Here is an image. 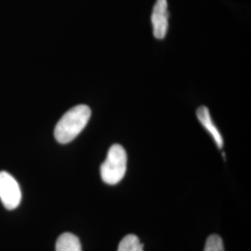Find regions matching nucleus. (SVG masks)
<instances>
[{"label":"nucleus","mask_w":251,"mask_h":251,"mask_svg":"<svg viewBox=\"0 0 251 251\" xmlns=\"http://www.w3.org/2000/svg\"><path fill=\"white\" fill-rule=\"evenodd\" d=\"M91 116L90 108L80 104L66 112L54 129V136L58 143L65 144L75 140L88 124Z\"/></svg>","instance_id":"nucleus-1"},{"label":"nucleus","mask_w":251,"mask_h":251,"mask_svg":"<svg viewBox=\"0 0 251 251\" xmlns=\"http://www.w3.org/2000/svg\"><path fill=\"white\" fill-rule=\"evenodd\" d=\"M126 171V153L125 149L119 144H114L109 149L107 157L100 167L101 179L110 185L117 184L124 178Z\"/></svg>","instance_id":"nucleus-2"},{"label":"nucleus","mask_w":251,"mask_h":251,"mask_svg":"<svg viewBox=\"0 0 251 251\" xmlns=\"http://www.w3.org/2000/svg\"><path fill=\"white\" fill-rule=\"evenodd\" d=\"M0 200L9 210L16 208L22 200V192L17 180L6 171L0 172Z\"/></svg>","instance_id":"nucleus-3"},{"label":"nucleus","mask_w":251,"mask_h":251,"mask_svg":"<svg viewBox=\"0 0 251 251\" xmlns=\"http://www.w3.org/2000/svg\"><path fill=\"white\" fill-rule=\"evenodd\" d=\"M153 36L157 39H163L169 28V11L167 0H156L152 14Z\"/></svg>","instance_id":"nucleus-4"},{"label":"nucleus","mask_w":251,"mask_h":251,"mask_svg":"<svg viewBox=\"0 0 251 251\" xmlns=\"http://www.w3.org/2000/svg\"><path fill=\"white\" fill-rule=\"evenodd\" d=\"M197 116H198L200 123L209 132V134H211V136L213 137L217 146L219 148H222L224 146L223 137L220 133L219 129L216 127L215 124H214V122L211 118V116L209 114L208 109L205 107V106H201V107L198 108V111H197Z\"/></svg>","instance_id":"nucleus-5"},{"label":"nucleus","mask_w":251,"mask_h":251,"mask_svg":"<svg viewBox=\"0 0 251 251\" xmlns=\"http://www.w3.org/2000/svg\"><path fill=\"white\" fill-rule=\"evenodd\" d=\"M56 251H82L80 241L73 233H63L56 243Z\"/></svg>","instance_id":"nucleus-6"},{"label":"nucleus","mask_w":251,"mask_h":251,"mask_svg":"<svg viewBox=\"0 0 251 251\" xmlns=\"http://www.w3.org/2000/svg\"><path fill=\"white\" fill-rule=\"evenodd\" d=\"M117 251H144V247L140 242L138 236L128 234L121 240Z\"/></svg>","instance_id":"nucleus-7"},{"label":"nucleus","mask_w":251,"mask_h":251,"mask_svg":"<svg viewBox=\"0 0 251 251\" xmlns=\"http://www.w3.org/2000/svg\"><path fill=\"white\" fill-rule=\"evenodd\" d=\"M205 251H225L222 238L217 234L210 235L206 240Z\"/></svg>","instance_id":"nucleus-8"}]
</instances>
